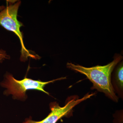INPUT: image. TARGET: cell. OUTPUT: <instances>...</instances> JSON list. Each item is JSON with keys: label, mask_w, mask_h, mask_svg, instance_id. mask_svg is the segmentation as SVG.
I'll use <instances>...</instances> for the list:
<instances>
[{"label": "cell", "mask_w": 123, "mask_h": 123, "mask_svg": "<svg viewBox=\"0 0 123 123\" xmlns=\"http://www.w3.org/2000/svg\"><path fill=\"white\" fill-rule=\"evenodd\" d=\"M123 59L121 55L115 56L114 60L104 66H98L86 68L72 63H67V67L71 70L85 75L92 84V89H96L103 92L107 97L115 102H117L118 98L115 93L114 89L111 81L112 71Z\"/></svg>", "instance_id": "obj_1"}, {"label": "cell", "mask_w": 123, "mask_h": 123, "mask_svg": "<svg viewBox=\"0 0 123 123\" xmlns=\"http://www.w3.org/2000/svg\"><path fill=\"white\" fill-rule=\"evenodd\" d=\"M21 3L20 1L15 2L7 0V7L0 11V25L17 36L21 45V59L22 61H25L28 57L35 58L36 56L30 53L24 46L22 33L20 31V28L23 25L17 19L18 11Z\"/></svg>", "instance_id": "obj_2"}, {"label": "cell", "mask_w": 123, "mask_h": 123, "mask_svg": "<svg viewBox=\"0 0 123 123\" xmlns=\"http://www.w3.org/2000/svg\"><path fill=\"white\" fill-rule=\"evenodd\" d=\"M65 78L66 77L61 78L50 81L43 82L25 77L22 80H18L15 79L12 75L7 74L1 85L2 87L6 89L4 92L5 95L12 94L15 99H22L25 97L26 92L29 90H39L49 95L48 92L44 90V86L49 83Z\"/></svg>", "instance_id": "obj_3"}, {"label": "cell", "mask_w": 123, "mask_h": 123, "mask_svg": "<svg viewBox=\"0 0 123 123\" xmlns=\"http://www.w3.org/2000/svg\"><path fill=\"white\" fill-rule=\"evenodd\" d=\"M94 95V93L87 94L80 99L74 98L69 100L65 105L62 107L60 106L56 103H52L50 105L51 112L44 119L40 121H35L31 119H28L23 123H56L62 117L68 115L75 106L90 98Z\"/></svg>", "instance_id": "obj_4"}, {"label": "cell", "mask_w": 123, "mask_h": 123, "mask_svg": "<svg viewBox=\"0 0 123 123\" xmlns=\"http://www.w3.org/2000/svg\"><path fill=\"white\" fill-rule=\"evenodd\" d=\"M123 63H121L117 67L116 71L115 78L116 85L119 90L121 91L123 87Z\"/></svg>", "instance_id": "obj_5"}, {"label": "cell", "mask_w": 123, "mask_h": 123, "mask_svg": "<svg viewBox=\"0 0 123 123\" xmlns=\"http://www.w3.org/2000/svg\"><path fill=\"white\" fill-rule=\"evenodd\" d=\"M9 56L7 55L4 51L0 50V61L8 58Z\"/></svg>", "instance_id": "obj_6"}, {"label": "cell", "mask_w": 123, "mask_h": 123, "mask_svg": "<svg viewBox=\"0 0 123 123\" xmlns=\"http://www.w3.org/2000/svg\"><path fill=\"white\" fill-rule=\"evenodd\" d=\"M5 6H0V11H2V10H4L5 8Z\"/></svg>", "instance_id": "obj_7"}]
</instances>
